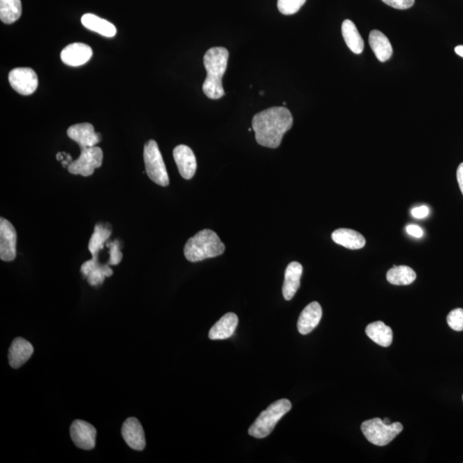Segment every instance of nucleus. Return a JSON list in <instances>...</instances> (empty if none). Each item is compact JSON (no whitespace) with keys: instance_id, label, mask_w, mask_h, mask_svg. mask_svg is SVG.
<instances>
[{"instance_id":"nucleus-34","label":"nucleus","mask_w":463,"mask_h":463,"mask_svg":"<svg viewBox=\"0 0 463 463\" xmlns=\"http://www.w3.org/2000/svg\"><path fill=\"white\" fill-rule=\"evenodd\" d=\"M406 231L408 234L415 238H421L424 234L421 227L417 225H408L406 227Z\"/></svg>"},{"instance_id":"nucleus-31","label":"nucleus","mask_w":463,"mask_h":463,"mask_svg":"<svg viewBox=\"0 0 463 463\" xmlns=\"http://www.w3.org/2000/svg\"><path fill=\"white\" fill-rule=\"evenodd\" d=\"M387 6L397 10H407L414 5L415 0H382Z\"/></svg>"},{"instance_id":"nucleus-5","label":"nucleus","mask_w":463,"mask_h":463,"mask_svg":"<svg viewBox=\"0 0 463 463\" xmlns=\"http://www.w3.org/2000/svg\"><path fill=\"white\" fill-rule=\"evenodd\" d=\"M403 430L399 422L385 424L381 419L374 418L365 421L361 425V430L369 442L377 446H385Z\"/></svg>"},{"instance_id":"nucleus-11","label":"nucleus","mask_w":463,"mask_h":463,"mask_svg":"<svg viewBox=\"0 0 463 463\" xmlns=\"http://www.w3.org/2000/svg\"><path fill=\"white\" fill-rule=\"evenodd\" d=\"M67 135L81 148L96 146L101 142V134L95 132V128L89 123H82L71 125L67 130Z\"/></svg>"},{"instance_id":"nucleus-26","label":"nucleus","mask_w":463,"mask_h":463,"mask_svg":"<svg viewBox=\"0 0 463 463\" xmlns=\"http://www.w3.org/2000/svg\"><path fill=\"white\" fill-rule=\"evenodd\" d=\"M21 15V0H0V19L3 24L15 23Z\"/></svg>"},{"instance_id":"nucleus-18","label":"nucleus","mask_w":463,"mask_h":463,"mask_svg":"<svg viewBox=\"0 0 463 463\" xmlns=\"http://www.w3.org/2000/svg\"><path fill=\"white\" fill-rule=\"evenodd\" d=\"M238 324V318L236 314L229 313L224 315L209 331V339L224 340L231 338L236 330Z\"/></svg>"},{"instance_id":"nucleus-25","label":"nucleus","mask_w":463,"mask_h":463,"mask_svg":"<svg viewBox=\"0 0 463 463\" xmlns=\"http://www.w3.org/2000/svg\"><path fill=\"white\" fill-rule=\"evenodd\" d=\"M386 278L390 284L397 286L410 285L415 281L416 273L410 267L394 265L392 269L387 272Z\"/></svg>"},{"instance_id":"nucleus-38","label":"nucleus","mask_w":463,"mask_h":463,"mask_svg":"<svg viewBox=\"0 0 463 463\" xmlns=\"http://www.w3.org/2000/svg\"><path fill=\"white\" fill-rule=\"evenodd\" d=\"M252 130H253V129H252V128H249V129H248V131H249V132H252Z\"/></svg>"},{"instance_id":"nucleus-8","label":"nucleus","mask_w":463,"mask_h":463,"mask_svg":"<svg viewBox=\"0 0 463 463\" xmlns=\"http://www.w3.org/2000/svg\"><path fill=\"white\" fill-rule=\"evenodd\" d=\"M9 82L12 88L23 96L32 95L39 83L37 75L28 67L13 69L9 74Z\"/></svg>"},{"instance_id":"nucleus-21","label":"nucleus","mask_w":463,"mask_h":463,"mask_svg":"<svg viewBox=\"0 0 463 463\" xmlns=\"http://www.w3.org/2000/svg\"><path fill=\"white\" fill-rule=\"evenodd\" d=\"M81 21L86 28L96 32V33L103 35L105 37H114L117 33V30H116L113 24L94 15V14H85L82 17Z\"/></svg>"},{"instance_id":"nucleus-16","label":"nucleus","mask_w":463,"mask_h":463,"mask_svg":"<svg viewBox=\"0 0 463 463\" xmlns=\"http://www.w3.org/2000/svg\"><path fill=\"white\" fill-rule=\"evenodd\" d=\"M34 353V347L30 342L17 338L12 343L9 349V363L10 367L17 369L30 359Z\"/></svg>"},{"instance_id":"nucleus-9","label":"nucleus","mask_w":463,"mask_h":463,"mask_svg":"<svg viewBox=\"0 0 463 463\" xmlns=\"http://www.w3.org/2000/svg\"><path fill=\"white\" fill-rule=\"evenodd\" d=\"M17 234L15 227L5 218L0 219V259L13 261L17 256Z\"/></svg>"},{"instance_id":"nucleus-36","label":"nucleus","mask_w":463,"mask_h":463,"mask_svg":"<svg viewBox=\"0 0 463 463\" xmlns=\"http://www.w3.org/2000/svg\"><path fill=\"white\" fill-rule=\"evenodd\" d=\"M455 52L457 55L463 58V46H457V48L455 49Z\"/></svg>"},{"instance_id":"nucleus-13","label":"nucleus","mask_w":463,"mask_h":463,"mask_svg":"<svg viewBox=\"0 0 463 463\" xmlns=\"http://www.w3.org/2000/svg\"><path fill=\"white\" fill-rule=\"evenodd\" d=\"M173 158L178 166L180 175L184 180L193 178L197 171V160L193 150L186 146H179L173 150Z\"/></svg>"},{"instance_id":"nucleus-29","label":"nucleus","mask_w":463,"mask_h":463,"mask_svg":"<svg viewBox=\"0 0 463 463\" xmlns=\"http://www.w3.org/2000/svg\"><path fill=\"white\" fill-rule=\"evenodd\" d=\"M447 324L455 331H463V309L451 311L447 316Z\"/></svg>"},{"instance_id":"nucleus-35","label":"nucleus","mask_w":463,"mask_h":463,"mask_svg":"<svg viewBox=\"0 0 463 463\" xmlns=\"http://www.w3.org/2000/svg\"><path fill=\"white\" fill-rule=\"evenodd\" d=\"M457 178L459 187H460V190H461L462 193L463 195V162H462V164H461L458 166L457 171Z\"/></svg>"},{"instance_id":"nucleus-20","label":"nucleus","mask_w":463,"mask_h":463,"mask_svg":"<svg viewBox=\"0 0 463 463\" xmlns=\"http://www.w3.org/2000/svg\"><path fill=\"white\" fill-rule=\"evenodd\" d=\"M333 241L347 249L358 250L365 247V238L359 232L349 229H340L333 232Z\"/></svg>"},{"instance_id":"nucleus-4","label":"nucleus","mask_w":463,"mask_h":463,"mask_svg":"<svg viewBox=\"0 0 463 463\" xmlns=\"http://www.w3.org/2000/svg\"><path fill=\"white\" fill-rule=\"evenodd\" d=\"M292 408L291 401L288 399H281L274 401L263 411L256 418L253 424L250 426V435L256 439H263L270 435L280 419L288 414Z\"/></svg>"},{"instance_id":"nucleus-15","label":"nucleus","mask_w":463,"mask_h":463,"mask_svg":"<svg viewBox=\"0 0 463 463\" xmlns=\"http://www.w3.org/2000/svg\"><path fill=\"white\" fill-rule=\"evenodd\" d=\"M323 311L320 303H310L300 313L298 320V331L302 335H308L320 323Z\"/></svg>"},{"instance_id":"nucleus-24","label":"nucleus","mask_w":463,"mask_h":463,"mask_svg":"<svg viewBox=\"0 0 463 463\" xmlns=\"http://www.w3.org/2000/svg\"><path fill=\"white\" fill-rule=\"evenodd\" d=\"M112 234L110 224L104 225L103 223L96 224L89 243V251L91 253L94 259H98V253L104 248L105 243Z\"/></svg>"},{"instance_id":"nucleus-2","label":"nucleus","mask_w":463,"mask_h":463,"mask_svg":"<svg viewBox=\"0 0 463 463\" xmlns=\"http://www.w3.org/2000/svg\"><path fill=\"white\" fill-rule=\"evenodd\" d=\"M229 53L225 48L217 46L206 52L204 64L207 71L202 91L209 99L218 100L225 96L222 85V78L227 67Z\"/></svg>"},{"instance_id":"nucleus-37","label":"nucleus","mask_w":463,"mask_h":463,"mask_svg":"<svg viewBox=\"0 0 463 463\" xmlns=\"http://www.w3.org/2000/svg\"><path fill=\"white\" fill-rule=\"evenodd\" d=\"M383 421L385 422V424H390V423H392L388 418L383 419Z\"/></svg>"},{"instance_id":"nucleus-30","label":"nucleus","mask_w":463,"mask_h":463,"mask_svg":"<svg viewBox=\"0 0 463 463\" xmlns=\"http://www.w3.org/2000/svg\"><path fill=\"white\" fill-rule=\"evenodd\" d=\"M110 247V259L108 260V265H118L121 262L123 255L121 251V244L119 241L111 242Z\"/></svg>"},{"instance_id":"nucleus-14","label":"nucleus","mask_w":463,"mask_h":463,"mask_svg":"<svg viewBox=\"0 0 463 463\" xmlns=\"http://www.w3.org/2000/svg\"><path fill=\"white\" fill-rule=\"evenodd\" d=\"M93 50L83 43H72L62 50L61 60L69 67H80L91 59Z\"/></svg>"},{"instance_id":"nucleus-1","label":"nucleus","mask_w":463,"mask_h":463,"mask_svg":"<svg viewBox=\"0 0 463 463\" xmlns=\"http://www.w3.org/2000/svg\"><path fill=\"white\" fill-rule=\"evenodd\" d=\"M292 124L294 119L287 107H274L260 112L252 119L256 143L263 147L277 149Z\"/></svg>"},{"instance_id":"nucleus-3","label":"nucleus","mask_w":463,"mask_h":463,"mask_svg":"<svg viewBox=\"0 0 463 463\" xmlns=\"http://www.w3.org/2000/svg\"><path fill=\"white\" fill-rule=\"evenodd\" d=\"M225 252V245L220 241L214 231L204 229L186 242L184 254L188 261L196 263L207 259L216 258Z\"/></svg>"},{"instance_id":"nucleus-27","label":"nucleus","mask_w":463,"mask_h":463,"mask_svg":"<svg viewBox=\"0 0 463 463\" xmlns=\"http://www.w3.org/2000/svg\"><path fill=\"white\" fill-rule=\"evenodd\" d=\"M114 274L113 270L108 265H101L99 262L94 270L87 277V281L90 286H98L103 283L105 278L110 277Z\"/></svg>"},{"instance_id":"nucleus-6","label":"nucleus","mask_w":463,"mask_h":463,"mask_svg":"<svg viewBox=\"0 0 463 463\" xmlns=\"http://www.w3.org/2000/svg\"><path fill=\"white\" fill-rule=\"evenodd\" d=\"M143 160L148 177L161 186H168L169 177L158 144L150 140L144 146Z\"/></svg>"},{"instance_id":"nucleus-10","label":"nucleus","mask_w":463,"mask_h":463,"mask_svg":"<svg viewBox=\"0 0 463 463\" xmlns=\"http://www.w3.org/2000/svg\"><path fill=\"white\" fill-rule=\"evenodd\" d=\"M71 437L75 446L90 451L96 446V429L89 423L77 419L71 426Z\"/></svg>"},{"instance_id":"nucleus-39","label":"nucleus","mask_w":463,"mask_h":463,"mask_svg":"<svg viewBox=\"0 0 463 463\" xmlns=\"http://www.w3.org/2000/svg\"><path fill=\"white\" fill-rule=\"evenodd\" d=\"M260 95L263 96V92L261 91V93H260Z\"/></svg>"},{"instance_id":"nucleus-23","label":"nucleus","mask_w":463,"mask_h":463,"mask_svg":"<svg viewBox=\"0 0 463 463\" xmlns=\"http://www.w3.org/2000/svg\"><path fill=\"white\" fill-rule=\"evenodd\" d=\"M342 34L349 48L353 53L360 54L363 52L365 43L361 37L356 24L352 21L347 19L342 25Z\"/></svg>"},{"instance_id":"nucleus-22","label":"nucleus","mask_w":463,"mask_h":463,"mask_svg":"<svg viewBox=\"0 0 463 463\" xmlns=\"http://www.w3.org/2000/svg\"><path fill=\"white\" fill-rule=\"evenodd\" d=\"M365 333L369 338L378 345L385 347L392 345L393 341L392 328L387 326L383 322L377 321L368 324L365 328Z\"/></svg>"},{"instance_id":"nucleus-41","label":"nucleus","mask_w":463,"mask_h":463,"mask_svg":"<svg viewBox=\"0 0 463 463\" xmlns=\"http://www.w3.org/2000/svg\"><path fill=\"white\" fill-rule=\"evenodd\" d=\"M462 399H463V396H462Z\"/></svg>"},{"instance_id":"nucleus-40","label":"nucleus","mask_w":463,"mask_h":463,"mask_svg":"<svg viewBox=\"0 0 463 463\" xmlns=\"http://www.w3.org/2000/svg\"><path fill=\"white\" fill-rule=\"evenodd\" d=\"M287 105V103H283V106H286Z\"/></svg>"},{"instance_id":"nucleus-19","label":"nucleus","mask_w":463,"mask_h":463,"mask_svg":"<svg viewBox=\"0 0 463 463\" xmlns=\"http://www.w3.org/2000/svg\"><path fill=\"white\" fill-rule=\"evenodd\" d=\"M369 43L375 56L381 62H386L392 58L393 54L392 43L381 31L376 30L371 31L369 35Z\"/></svg>"},{"instance_id":"nucleus-7","label":"nucleus","mask_w":463,"mask_h":463,"mask_svg":"<svg viewBox=\"0 0 463 463\" xmlns=\"http://www.w3.org/2000/svg\"><path fill=\"white\" fill-rule=\"evenodd\" d=\"M103 152L99 147L81 148L80 157L71 161L68 171L71 175L88 177L92 175L96 168L103 165Z\"/></svg>"},{"instance_id":"nucleus-28","label":"nucleus","mask_w":463,"mask_h":463,"mask_svg":"<svg viewBox=\"0 0 463 463\" xmlns=\"http://www.w3.org/2000/svg\"><path fill=\"white\" fill-rule=\"evenodd\" d=\"M306 0H278V10L283 15H294L305 5Z\"/></svg>"},{"instance_id":"nucleus-33","label":"nucleus","mask_w":463,"mask_h":463,"mask_svg":"<svg viewBox=\"0 0 463 463\" xmlns=\"http://www.w3.org/2000/svg\"><path fill=\"white\" fill-rule=\"evenodd\" d=\"M411 214L414 218L423 219L429 215V209L428 206L425 205L421 206V207H416L412 209Z\"/></svg>"},{"instance_id":"nucleus-12","label":"nucleus","mask_w":463,"mask_h":463,"mask_svg":"<svg viewBox=\"0 0 463 463\" xmlns=\"http://www.w3.org/2000/svg\"><path fill=\"white\" fill-rule=\"evenodd\" d=\"M123 439L135 451H143L146 446V435L139 419L131 417L125 421L121 430Z\"/></svg>"},{"instance_id":"nucleus-17","label":"nucleus","mask_w":463,"mask_h":463,"mask_svg":"<svg viewBox=\"0 0 463 463\" xmlns=\"http://www.w3.org/2000/svg\"><path fill=\"white\" fill-rule=\"evenodd\" d=\"M303 273V267L298 262L289 263L285 270V279L282 287V295L286 300H291L295 297L300 287V278Z\"/></svg>"},{"instance_id":"nucleus-32","label":"nucleus","mask_w":463,"mask_h":463,"mask_svg":"<svg viewBox=\"0 0 463 463\" xmlns=\"http://www.w3.org/2000/svg\"><path fill=\"white\" fill-rule=\"evenodd\" d=\"M98 262V259H92L89 260V261H86L85 263H82L81 267V273L83 274V276L85 277H88Z\"/></svg>"}]
</instances>
